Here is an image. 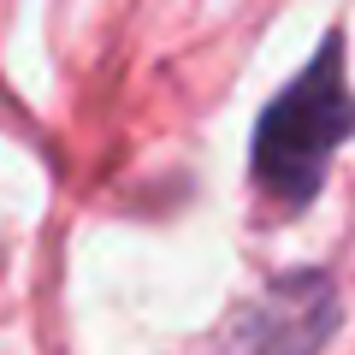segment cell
Listing matches in <instances>:
<instances>
[{"label":"cell","instance_id":"obj_1","mask_svg":"<svg viewBox=\"0 0 355 355\" xmlns=\"http://www.w3.org/2000/svg\"><path fill=\"white\" fill-rule=\"evenodd\" d=\"M355 137V89H349V48L343 30L320 42V53L296 71L291 89H279L266 101L261 125H254L249 172L272 202L302 207L326 184V166L343 142Z\"/></svg>","mask_w":355,"mask_h":355},{"label":"cell","instance_id":"obj_2","mask_svg":"<svg viewBox=\"0 0 355 355\" xmlns=\"http://www.w3.org/2000/svg\"><path fill=\"white\" fill-rule=\"evenodd\" d=\"M338 331V291L326 272H284L261 284L219 326L202 355H320Z\"/></svg>","mask_w":355,"mask_h":355}]
</instances>
